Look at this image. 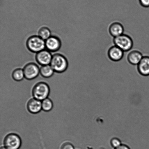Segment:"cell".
Listing matches in <instances>:
<instances>
[{
  "mask_svg": "<svg viewBox=\"0 0 149 149\" xmlns=\"http://www.w3.org/2000/svg\"><path fill=\"white\" fill-rule=\"evenodd\" d=\"M50 65L55 72L62 73L66 71L68 67L67 58L60 54H55L52 55Z\"/></svg>",
  "mask_w": 149,
  "mask_h": 149,
  "instance_id": "1",
  "label": "cell"
},
{
  "mask_svg": "<svg viewBox=\"0 0 149 149\" xmlns=\"http://www.w3.org/2000/svg\"><path fill=\"white\" fill-rule=\"evenodd\" d=\"M26 45L29 50L34 53H38L46 48L45 41L39 36H30L27 39Z\"/></svg>",
  "mask_w": 149,
  "mask_h": 149,
  "instance_id": "2",
  "label": "cell"
},
{
  "mask_svg": "<svg viewBox=\"0 0 149 149\" xmlns=\"http://www.w3.org/2000/svg\"><path fill=\"white\" fill-rule=\"evenodd\" d=\"M50 93L49 85L44 82L37 83L34 86L32 90L33 98L42 101L47 98Z\"/></svg>",
  "mask_w": 149,
  "mask_h": 149,
  "instance_id": "3",
  "label": "cell"
},
{
  "mask_svg": "<svg viewBox=\"0 0 149 149\" xmlns=\"http://www.w3.org/2000/svg\"><path fill=\"white\" fill-rule=\"evenodd\" d=\"M115 46L118 47L124 52H128L133 46L132 39L128 35L123 34L114 38Z\"/></svg>",
  "mask_w": 149,
  "mask_h": 149,
  "instance_id": "4",
  "label": "cell"
},
{
  "mask_svg": "<svg viewBox=\"0 0 149 149\" xmlns=\"http://www.w3.org/2000/svg\"><path fill=\"white\" fill-rule=\"evenodd\" d=\"M4 146L8 149H19L21 147L22 141L19 136L17 134H8L4 140Z\"/></svg>",
  "mask_w": 149,
  "mask_h": 149,
  "instance_id": "5",
  "label": "cell"
},
{
  "mask_svg": "<svg viewBox=\"0 0 149 149\" xmlns=\"http://www.w3.org/2000/svg\"><path fill=\"white\" fill-rule=\"evenodd\" d=\"M24 77L26 79L32 80L36 78L40 73V69L34 63H30L25 66L23 69Z\"/></svg>",
  "mask_w": 149,
  "mask_h": 149,
  "instance_id": "6",
  "label": "cell"
},
{
  "mask_svg": "<svg viewBox=\"0 0 149 149\" xmlns=\"http://www.w3.org/2000/svg\"><path fill=\"white\" fill-rule=\"evenodd\" d=\"M52 55L47 50H44L38 52L36 55L37 62L42 66L50 65Z\"/></svg>",
  "mask_w": 149,
  "mask_h": 149,
  "instance_id": "7",
  "label": "cell"
},
{
  "mask_svg": "<svg viewBox=\"0 0 149 149\" xmlns=\"http://www.w3.org/2000/svg\"><path fill=\"white\" fill-rule=\"evenodd\" d=\"M47 50L50 52H56L59 50L61 46V42L59 38L55 36H51L45 41Z\"/></svg>",
  "mask_w": 149,
  "mask_h": 149,
  "instance_id": "8",
  "label": "cell"
},
{
  "mask_svg": "<svg viewBox=\"0 0 149 149\" xmlns=\"http://www.w3.org/2000/svg\"><path fill=\"white\" fill-rule=\"evenodd\" d=\"M27 108L31 113H38L42 109V101L34 98L31 99L27 103Z\"/></svg>",
  "mask_w": 149,
  "mask_h": 149,
  "instance_id": "9",
  "label": "cell"
},
{
  "mask_svg": "<svg viewBox=\"0 0 149 149\" xmlns=\"http://www.w3.org/2000/svg\"><path fill=\"white\" fill-rule=\"evenodd\" d=\"M124 52L116 46L111 47L108 52L109 58L114 61L120 60L124 56Z\"/></svg>",
  "mask_w": 149,
  "mask_h": 149,
  "instance_id": "10",
  "label": "cell"
},
{
  "mask_svg": "<svg viewBox=\"0 0 149 149\" xmlns=\"http://www.w3.org/2000/svg\"><path fill=\"white\" fill-rule=\"evenodd\" d=\"M138 67V71L141 75L149 76V57L143 56Z\"/></svg>",
  "mask_w": 149,
  "mask_h": 149,
  "instance_id": "11",
  "label": "cell"
},
{
  "mask_svg": "<svg viewBox=\"0 0 149 149\" xmlns=\"http://www.w3.org/2000/svg\"><path fill=\"white\" fill-rule=\"evenodd\" d=\"M143 55L141 52L137 50H132L129 51L128 55V60L130 63L134 65H138L141 60L142 59Z\"/></svg>",
  "mask_w": 149,
  "mask_h": 149,
  "instance_id": "12",
  "label": "cell"
},
{
  "mask_svg": "<svg viewBox=\"0 0 149 149\" xmlns=\"http://www.w3.org/2000/svg\"><path fill=\"white\" fill-rule=\"evenodd\" d=\"M109 33L113 37L115 38L124 34V29L120 23L115 22L111 24L109 28Z\"/></svg>",
  "mask_w": 149,
  "mask_h": 149,
  "instance_id": "13",
  "label": "cell"
},
{
  "mask_svg": "<svg viewBox=\"0 0 149 149\" xmlns=\"http://www.w3.org/2000/svg\"><path fill=\"white\" fill-rule=\"evenodd\" d=\"M54 72L50 65L42 66L40 69L41 75L45 78H48L52 76Z\"/></svg>",
  "mask_w": 149,
  "mask_h": 149,
  "instance_id": "14",
  "label": "cell"
},
{
  "mask_svg": "<svg viewBox=\"0 0 149 149\" xmlns=\"http://www.w3.org/2000/svg\"><path fill=\"white\" fill-rule=\"evenodd\" d=\"M38 34L39 37L46 41L51 36V31L48 27H43L39 29Z\"/></svg>",
  "mask_w": 149,
  "mask_h": 149,
  "instance_id": "15",
  "label": "cell"
},
{
  "mask_svg": "<svg viewBox=\"0 0 149 149\" xmlns=\"http://www.w3.org/2000/svg\"><path fill=\"white\" fill-rule=\"evenodd\" d=\"M12 76L13 79L17 81H21L25 78L23 70L20 68L14 70Z\"/></svg>",
  "mask_w": 149,
  "mask_h": 149,
  "instance_id": "16",
  "label": "cell"
},
{
  "mask_svg": "<svg viewBox=\"0 0 149 149\" xmlns=\"http://www.w3.org/2000/svg\"><path fill=\"white\" fill-rule=\"evenodd\" d=\"M53 107V103L52 100L49 98H47L42 101V109L45 112H49Z\"/></svg>",
  "mask_w": 149,
  "mask_h": 149,
  "instance_id": "17",
  "label": "cell"
},
{
  "mask_svg": "<svg viewBox=\"0 0 149 149\" xmlns=\"http://www.w3.org/2000/svg\"><path fill=\"white\" fill-rule=\"evenodd\" d=\"M111 145L115 149L122 145L120 141L117 138H113L111 141Z\"/></svg>",
  "mask_w": 149,
  "mask_h": 149,
  "instance_id": "18",
  "label": "cell"
},
{
  "mask_svg": "<svg viewBox=\"0 0 149 149\" xmlns=\"http://www.w3.org/2000/svg\"><path fill=\"white\" fill-rule=\"evenodd\" d=\"M61 149H74L73 145L70 143H65L62 146Z\"/></svg>",
  "mask_w": 149,
  "mask_h": 149,
  "instance_id": "19",
  "label": "cell"
},
{
  "mask_svg": "<svg viewBox=\"0 0 149 149\" xmlns=\"http://www.w3.org/2000/svg\"><path fill=\"white\" fill-rule=\"evenodd\" d=\"M140 5L145 8L149 7V0H138Z\"/></svg>",
  "mask_w": 149,
  "mask_h": 149,
  "instance_id": "20",
  "label": "cell"
},
{
  "mask_svg": "<svg viewBox=\"0 0 149 149\" xmlns=\"http://www.w3.org/2000/svg\"><path fill=\"white\" fill-rule=\"evenodd\" d=\"M115 149H130L129 147L126 145H124V144H122L118 148Z\"/></svg>",
  "mask_w": 149,
  "mask_h": 149,
  "instance_id": "21",
  "label": "cell"
},
{
  "mask_svg": "<svg viewBox=\"0 0 149 149\" xmlns=\"http://www.w3.org/2000/svg\"><path fill=\"white\" fill-rule=\"evenodd\" d=\"M1 149H7L6 148V147H1Z\"/></svg>",
  "mask_w": 149,
  "mask_h": 149,
  "instance_id": "22",
  "label": "cell"
}]
</instances>
